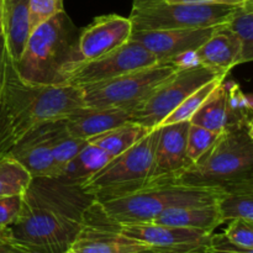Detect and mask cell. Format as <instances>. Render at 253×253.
I'll return each mask as SVG.
<instances>
[{
	"mask_svg": "<svg viewBox=\"0 0 253 253\" xmlns=\"http://www.w3.org/2000/svg\"><path fill=\"white\" fill-rule=\"evenodd\" d=\"M221 224L242 219L253 221V183L225 190L216 200Z\"/></svg>",
	"mask_w": 253,
	"mask_h": 253,
	"instance_id": "24",
	"label": "cell"
},
{
	"mask_svg": "<svg viewBox=\"0 0 253 253\" xmlns=\"http://www.w3.org/2000/svg\"><path fill=\"white\" fill-rule=\"evenodd\" d=\"M158 63L157 58L140 42L130 39L114 51L90 61L79 62L67 76L66 84L85 86Z\"/></svg>",
	"mask_w": 253,
	"mask_h": 253,
	"instance_id": "10",
	"label": "cell"
},
{
	"mask_svg": "<svg viewBox=\"0 0 253 253\" xmlns=\"http://www.w3.org/2000/svg\"><path fill=\"white\" fill-rule=\"evenodd\" d=\"M29 5L30 0H1V31L12 62L20 58L29 37Z\"/></svg>",
	"mask_w": 253,
	"mask_h": 253,
	"instance_id": "19",
	"label": "cell"
},
{
	"mask_svg": "<svg viewBox=\"0 0 253 253\" xmlns=\"http://www.w3.org/2000/svg\"><path fill=\"white\" fill-rule=\"evenodd\" d=\"M127 121H131V110L128 109H93L85 106L63 119L64 127L71 135L86 141Z\"/></svg>",
	"mask_w": 253,
	"mask_h": 253,
	"instance_id": "18",
	"label": "cell"
},
{
	"mask_svg": "<svg viewBox=\"0 0 253 253\" xmlns=\"http://www.w3.org/2000/svg\"><path fill=\"white\" fill-rule=\"evenodd\" d=\"M63 0H30L29 29L30 31L53 15L63 11Z\"/></svg>",
	"mask_w": 253,
	"mask_h": 253,
	"instance_id": "31",
	"label": "cell"
},
{
	"mask_svg": "<svg viewBox=\"0 0 253 253\" xmlns=\"http://www.w3.org/2000/svg\"><path fill=\"white\" fill-rule=\"evenodd\" d=\"M94 202L81 184L61 178H31L22 193L19 217L9 227L10 239L27 252H68Z\"/></svg>",
	"mask_w": 253,
	"mask_h": 253,
	"instance_id": "1",
	"label": "cell"
},
{
	"mask_svg": "<svg viewBox=\"0 0 253 253\" xmlns=\"http://www.w3.org/2000/svg\"><path fill=\"white\" fill-rule=\"evenodd\" d=\"M225 79H222L217 84L216 88L211 91V94L200 105V108L195 111L194 115L190 118V124L202 126L207 130L214 131L217 133H221L226 128L227 93Z\"/></svg>",
	"mask_w": 253,
	"mask_h": 253,
	"instance_id": "23",
	"label": "cell"
},
{
	"mask_svg": "<svg viewBox=\"0 0 253 253\" xmlns=\"http://www.w3.org/2000/svg\"><path fill=\"white\" fill-rule=\"evenodd\" d=\"M22 205V194L0 198V227L9 229L19 217Z\"/></svg>",
	"mask_w": 253,
	"mask_h": 253,
	"instance_id": "33",
	"label": "cell"
},
{
	"mask_svg": "<svg viewBox=\"0 0 253 253\" xmlns=\"http://www.w3.org/2000/svg\"><path fill=\"white\" fill-rule=\"evenodd\" d=\"M157 133V127L153 128L132 147L115 156L99 172L82 183V189L96 202H105L147 187L152 174Z\"/></svg>",
	"mask_w": 253,
	"mask_h": 253,
	"instance_id": "6",
	"label": "cell"
},
{
	"mask_svg": "<svg viewBox=\"0 0 253 253\" xmlns=\"http://www.w3.org/2000/svg\"><path fill=\"white\" fill-rule=\"evenodd\" d=\"M88 145V141L84 138L76 137L71 135L64 127L63 120H59L52 141V157L56 167L57 178L64 167Z\"/></svg>",
	"mask_w": 253,
	"mask_h": 253,
	"instance_id": "27",
	"label": "cell"
},
{
	"mask_svg": "<svg viewBox=\"0 0 253 253\" xmlns=\"http://www.w3.org/2000/svg\"><path fill=\"white\" fill-rule=\"evenodd\" d=\"M82 89L68 84H35L22 81L7 57L2 104V138L0 155L40 125L67 119L84 108Z\"/></svg>",
	"mask_w": 253,
	"mask_h": 253,
	"instance_id": "2",
	"label": "cell"
},
{
	"mask_svg": "<svg viewBox=\"0 0 253 253\" xmlns=\"http://www.w3.org/2000/svg\"><path fill=\"white\" fill-rule=\"evenodd\" d=\"M152 222L185 229L204 230L209 232H214L215 229L222 225L216 202L168 209L156 217Z\"/></svg>",
	"mask_w": 253,
	"mask_h": 253,
	"instance_id": "20",
	"label": "cell"
},
{
	"mask_svg": "<svg viewBox=\"0 0 253 253\" xmlns=\"http://www.w3.org/2000/svg\"><path fill=\"white\" fill-rule=\"evenodd\" d=\"M125 236L167 253H202L212 232L157 222L119 225Z\"/></svg>",
	"mask_w": 253,
	"mask_h": 253,
	"instance_id": "12",
	"label": "cell"
},
{
	"mask_svg": "<svg viewBox=\"0 0 253 253\" xmlns=\"http://www.w3.org/2000/svg\"><path fill=\"white\" fill-rule=\"evenodd\" d=\"M224 235L237 246L253 250V221L242 219L231 220Z\"/></svg>",
	"mask_w": 253,
	"mask_h": 253,
	"instance_id": "32",
	"label": "cell"
},
{
	"mask_svg": "<svg viewBox=\"0 0 253 253\" xmlns=\"http://www.w3.org/2000/svg\"><path fill=\"white\" fill-rule=\"evenodd\" d=\"M217 77L222 76L202 64L178 68L142 103L131 110V121L145 126L148 130L158 127L190 94Z\"/></svg>",
	"mask_w": 253,
	"mask_h": 253,
	"instance_id": "9",
	"label": "cell"
},
{
	"mask_svg": "<svg viewBox=\"0 0 253 253\" xmlns=\"http://www.w3.org/2000/svg\"><path fill=\"white\" fill-rule=\"evenodd\" d=\"M225 190L188 187L174 183L150 184L132 194L100 203L105 214L119 225L152 222L173 208L215 203Z\"/></svg>",
	"mask_w": 253,
	"mask_h": 253,
	"instance_id": "5",
	"label": "cell"
},
{
	"mask_svg": "<svg viewBox=\"0 0 253 253\" xmlns=\"http://www.w3.org/2000/svg\"><path fill=\"white\" fill-rule=\"evenodd\" d=\"M169 183L222 190L253 183V128H225L197 162Z\"/></svg>",
	"mask_w": 253,
	"mask_h": 253,
	"instance_id": "4",
	"label": "cell"
},
{
	"mask_svg": "<svg viewBox=\"0 0 253 253\" xmlns=\"http://www.w3.org/2000/svg\"><path fill=\"white\" fill-rule=\"evenodd\" d=\"M188 127L189 121L157 127V142L150 184L169 183L193 165L187 155Z\"/></svg>",
	"mask_w": 253,
	"mask_h": 253,
	"instance_id": "13",
	"label": "cell"
},
{
	"mask_svg": "<svg viewBox=\"0 0 253 253\" xmlns=\"http://www.w3.org/2000/svg\"><path fill=\"white\" fill-rule=\"evenodd\" d=\"M177 69L170 62L156 63L100 83L82 86L84 105L93 109L132 110Z\"/></svg>",
	"mask_w": 253,
	"mask_h": 253,
	"instance_id": "8",
	"label": "cell"
},
{
	"mask_svg": "<svg viewBox=\"0 0 253 253\" xmlns=\"http://www.w3.org/2000/svg\"><path fill=\"white\" fill-rule=\"evenodd\" d=\"M226 27L239 40L241 64L253 59V0L241 2L226 22Z\"/></svg>",
	"mask_w": 253,
	"mask_h": 253,
	"instance_id": "25",
	"label": "cell"
},
{
	"mask_svg": "<svg viewBox=\"0 0 253 253\" xmlns=\"http://www.w3.org/2000/svg\"><path fill=\"white\" fill-rule=\"evenodd\" d=\"M132 253H167V252L161 251V250L152 249V250H146V251H141V252H132Z\"/></svg>",
	"mask_w": 253,
	"mask_h": 253,
	"instance_id": "38",
	"label": "cell"
},
{
	"mask_svg": "<svg viewBox=\"0 0 253 253\" xmlns=\"http://www.w3.org/2000/svg\"><path fill=\"white\" fill-rule=\"evenodd\" d=\"M202 253H253V250L237 246L225 236L224 232L222 234H214L212 232L209 242Z\"/></svg>",
	"mask_w": 253,
	"mask_h": 253,
	"instance_id": "34",
	"label": "cell"
},
{
	"mask_svg": "<svg viewBox=\"0 0 253 253\" xmlns=\"http://www.w3.org/2000/svg\"><path fill=\"white\" fill-rule=\"evenodd\" d=\"M194 54L198 64L211 69L220 76H227L234 67L241 64L239 40L227 29L226 24L217 27Z\"/></svg>",
	"mask_w": 253,
	"mask_h": 253,
	"instance_id": "17",
	"label": "cell"
},
{
	"mask_svg": "<svg viewBox=\"0 0 253 253\" xmlns=\"http://www.w3.org/2000/svg\"><path fill=\"white\" fill-rule=\"evenodd\" d=\"M0 253H27L9 237L0 239Z\"/></svg>",
	"mask_w": 253,
	"mask_h": 253,
	"instance_id": "36",
	"label": "cell"
},
{
	"mask_svg": "<svg viewBox=\"0 0 253 253\" xmlns=\"http://www.w3.org/2000/svg\"><path fill=\"white\" fill-rule=\"evenodd\" d=\"M237 5L133 0L128 19L132 31L217 27L229 21Z\"/></svg>",
	"mask_w": 253,
	"mask_h": 253,
	"instance_id": "7",
	"label": "cell"
},
{
	"mask_svg": "<svg viewBox=\"0 0 253 253\" xmlns=\"http://www.w3.org/2000/svg\"><path fill=\"white\" fill-rule=\"evenodd\" d=\"M227 76L217 77V78L212 79V81L208 82L204 85L200 86L199 89L194 91V93L190 94L177 109L172 111L165 120L162 121L160 126L162 125H169V124H175V123H182V121H189L190 118L194 115L195 111L200 108L203 103L205 101V99L211 94V91L216 88L217 84L222 81V79L226 78ZM158 126V127H160Z\"/></svg>",
	"mask_w": 253,
	"mask_h": 253,
	"instance_id": "29",
	"label": "cell"
},
{
	"mask_svg": "<svg viewBox=\"0 0 253 253\" xmlns=\"http://www.w3.org/2000/svg\"><path fill=\"white\" fill-rule=\"evenodd\" d=\"M59 120L37 126L22 136L7 151L6 155L20 163L31 178H54L56 175V167L52 157V141Z\"/></svg>",
	"mask_w": 253,
	"mask_h": 253,
	"instance_id": "15",
	"label": "cell"
},
{
	"mask_svg": "<svg viewBox=\"0 0 253 253\" xmlns=\"http://www.w3.org/2000/svg\"><path fill=\"white\" fill-rule=\"evenodd\" d=\"M146 250L152 247L125 236L119 224L105 214L95 200L86 210L83 226L67 253H132Z\"/></svg>",
	"mask_w": 253,
	"mask_h": 253,
	"instance_id": "11",
	"label": "cell"
},
{
	"mask_svg": "<svg viewBox=\"0 0 253 253\" xmlns=\"http://www.w3.org/2000/svg\"><path fill=\"white\" fill-rule=\"evenodd\" d=\"M79 32L64 10L31 30L21 56L12 62L20 78L35 84H66L72 68L83 61Z\"/></svg>",
	"mask_w": 253,
	"mask_h": 253,
	"instance_id": "3",
	"label": "cell"
},
{
	"mask_svg": "<svg viewBox=\"0 0 253 253\" xmlns=\"http://www.w3.org/2000/svg\"><path fill=\"white\" fill-rule=\"evenodd\" d=\"M30 180L31 175L14 158L7 155L0 157V198L22 194Z\"/></svg>",
	"mask_w": 253,
	"mask_h": 253,
	"instance_id": "28",
	"label": "cell"
},
{
	"mask_svg": "<svg viewBox=\"0 0 253 253\" xmlns=\"http://www.w3.org/2000/svg\"><path fill=\"white\" fill-rule=\"evenodd\" d=\"M7 57H9V53H7L6 51V43H5V39H4V35H2V31L0 30V146H1V138H2V104H4L5 69H6Z\"/></svg>",
	"mask_w": 253,
	"mask_h": 253,
	"instance_id": "35",
	"label": "cell"
},
{
	"mask_svg": "<svg viewBox=\"0 0 253 253\" xmlns=\"http://www.w3.org/2000/svg\"><path fill=\"white\" fill-rule=\"evenodd\" d=\"M0 30H1V0H0Z\"/></svg>",
	"mask_w": 253,
	"mask_h": 253,
	"instance_id": "39",
	"label": "cell"
},
{
	"mask_svg": "<svg viewBox=\"0 0 253 253\" xmlns=\"http://www.w3.org/2000/svg\"><path fill=\"white\" fill-rule=\"evenodd\" d=\"M66 253H67V252H66Z\"/></svg>",
	"mask_w": 253,
	"mask_h": 253,
	"instance_id": "41",
	"label": "cell"
},
{
	"mask_svg": "<svg viewBox=\"0 0 253 253\" xmlns=\"http://www.w3.org/2000/svg\"><path fill=\"white\" fill-rule=\"evenodd\" d=\"M9 229H1L0 227V239H4V237H9Z\"/></svg>",
	"mask_w": 253,
	"mask_h": 253,
	"instance_id": "37",
	"label": "cell"
},
{
	"mask_svg": "<svg viewBox=\"0 0 253 253\" xmlns=\"http://www.w3.org/2000/svg\"><path fill=\"white\" fill-rule=\"evenodd\" d=\"M0 157H1V156H0Z\"/></svg>",
	"mask_w": 253,
	"mask_h": 253,
	"instance_id": "40",
	"label": "cell"
},
{
	"mask_svg": "<svg viewBox=\"0 0 253 253\" xmlns=\"http://www.w3.org/2000/svg\"><path fill=\"white\" fill-rule=\"evenodd\" d=\"M226 84V113L227 123L226 128L229 127H250L253 128V106L252 99L250 95L242 91L241 86L236 82H229Z\"/></svg>",
	"mask_w": 253,
	"mask_h": 253,
	"instance_id": "26",
	"label": "cell"
},
{
	"mask_svg": "<svg viewBox=\"0 0 253 253\" xmlns=\"http://www.w3.org/2000/svg\"><path fill=\"white\" fill-rule=\"evenodd\" d=\"M132 35L128 17L109 14L95 17L79 32L78 49L83 61L100 57L126 43ZM82 61V62H83Z\"/></svg>",
	"mask_w": 253,
	"mask_h": 253,
	"instance_id": "16",
	"label": "cell"
},
{
	"mask_svg": "<svg viewBox=\"0 0 253 253\" xmlns=\"http://www.w3.org/2000/svg\"><path fill=\"white\" fill-rule=\"evenodd\" d=\"M113 158V156L109 155L104 150L88 143L62 169V172L59 173L57 178H61V179L66 180V182L82 184L88 178L95 174L96 172H99L104 166L108 165Z\"/></svg>",
	"mask_w": 253,
	"mask_h": 253,
	"instance_id": "21",
	"label": "cell"
},
{
	"mask_svg": "<svg viewBox=\"0 0 253 253\" xmlns=\"http://www.w3.org/2000/svg\"><path fill=\"white\" fill-rule=\"evenodd\" d=\"M150 131L145 126L140 125L133 121H127L121 125L115 126L105 132L98 136L89 138L88 143L101 148L113 157L125 152L135 143H137L141 138L145 137Z\"/></svg>",
	"mask_w": 253,
	"mask_h": 253,
	"instance_id": "22",
	"label": "cell"
},
{
	"mask_svg": "<svg viewBox=\"0 0 253 253\" xmlns=\"http://www.w3.org/2000/svg\"><path fill=\"white\" fill-rule=\"evenodd\" d=\"M220 133L207 130L189 123L187 135V155L193 163L197 162L217 140Z\"/></svg>",
	"mask_w": 253,
	"mask_h": 253,
	"instance_id": "30",
	"label": "cell"
},
{
	"mask_svg": "<svg viewBox=\"0 0 253 253\" xmlns=\"http://www.w3.org/2000/svg\"><path fill=\"white\" fill-rule=\"evenodd\" d=\"M217 27L132 31L131 39L146 47L157 58L158 63H166L197 51Z\"/></svg>",
	"mask_w": 253,
	"mask_h": 253,
	"instance_id": "14",
	"label": "cell"
}]
</instances>
